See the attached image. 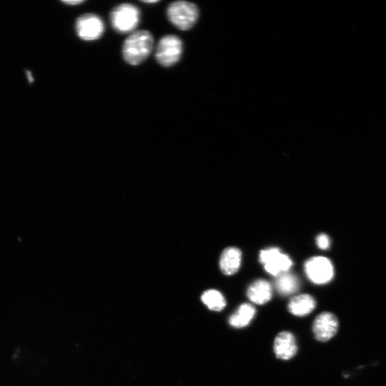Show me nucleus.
Segmentation results:
<instances>
[{"mask_svg":"<svg viewBox=\"0 0 386 386\" xmlns=\"http://www.w3.org/2000/svg\"><path fill=\"white\" fill-rule=\"evenodd\" d=\"M153 48L154 38L151 32L143 29L134 31L123 43V59L130 65H139L147 59Z\"/></svg>","mask_w":386,"mask_h":386,"instance_id":"nucleus-1","label":"nucleus"},{"mask_svg":"<svg viewBox=\"0 0 386 386\" xmlns=\"http://www.w3.org/2000/svg\"><path fill=\"white\" fill-rule=\"evenodd\" d=\"M272 286L265 279L253 282L247 289V295L254 303L263 305L272 297Z\"/></svg>","mask_w":386,"mask_h":386,"instance_id":"nucleus-11","label":"nucleus"},{"mask_svg":"<svg viewBox=\"0 0 386 386\" xmlns=\"http://www.w3.org/2000/svg\"><path fill=\"white\" fill-rule=\"evenodd\" d=\"M256 313L255 308L250 304L241 305L237 310L229 318V323L236 328H241L249 324Z\"/></svg>","mask_w":386,"mask_h":386,"instance_id":"nucleus-14","label":"nucleus"},{"mask_svg":"<svg viewBox=\"0 0 386 386\" xmlns=\"http://www.w3.org/2000/svg\"><path fill=\"white\" fill-rule=\"evenodd\" d=\"M169 21L182 31L190 29L199 18V9L196 4L186 1H176L167 9Z\"/></svg>","mask_w":386,"mask_h":386,"instance_id":"nucleus-2","label":"nucleus"},{"mask_svg":"<svg viewBox=\"0 0 386 386\" xmlns=\"http://www.w3.org/2000/svg\"><path fill=\"white\" fill-rule=\"evenodd\" d=\"M140 19V11L134 4L124 3L117 5L110 12L113 29L120 34L134 31Z\"/></svg>","mask_w":386,"mask_h":386,"instance_id":"nucleus-3","label":"nucleus"},{"mask_svg":"<svg viewBox=\"0 0 386 386\" xmlns=\"http://www.w3.org/2000/svg\"><path fill=\"white\" fill-rule=\"evenodd\" d=\"M76 32L84 41H94L102 37L104 31L102 19L94 14H84L76 20Z\"/></svg>","mask_w":386,"mask_h":386,"instance_id":"nucleus-6","label":"nucleus"},{"mask_svg":"<svg viewBox=\"0 0 386 386\" xmlns=\"http://www.w3.org/2000/svg\"><path fill=\"white\" fill-rule=\"evenodd\" d=\"M338 320L336 316L328 312L317 316L312 325L315 338L321 342H326L333 337L337 332Z\"/></svg>","mask_w":386,"mask_h":386,"instance_id":"nucleus-8","label":"nucleus"},{"mask_svg":"<svg viewBox=\"0 0 386 386\" xmlns=\"http://www.w3.org/2000/svg\"><path fill=\"white\" fill-rule=\"evenodd\" d=\"M300 286V282L298 277L288 272L277 276L274 281L275 289L282 295H289L296 292Z\"/></svg>","mask_w":386,"mask_h":386,"instance_id":"nucleus-13","label":"nucleus"},{"mask_svg":"<svg viewBox=\"0 0 386 386\" xmlns=\"http://www.w3.org/2000/svg\"><path fill=\"white\" fill-rule=\"evenodd\" d=\"M182 40L176 35L167 34L162 37L156 47L155 58L164 67L177 64L182 54Z\"/></svg>","mask_w":386,"mask_h":386,"instance_id":"nucleus-4","label":"nucleus"},{"mask_svg":"<svg viewBox=\"0 0 386 386\" xmlns=\"http://www.w3.org/2000/svg\"><path fill=\"white\" fill-rule=\"evenodd\" d=\"M158 1H159L158 0L142 1V2L146 3V4H155V3H157Z\"/></svg>","mask_w":386,"mask_h":386,"instance_id":"nucleus-19","label":"nucleus"},{"mask_svg":"<svg viewBox=\"0 0 386 386\" xmlns=\"http://www.w3.org/2000/svg\"><path fill=\"white\" fill-rule=\"evenodd\" d=\"M317 245L322 249H327L330 247V240L325 234H320L316 238Z\"/></svg>","mask_w":386,"mask_h":386,"instance_id":"nucleus-16","label":"nucleus"},{"mask_svg":"<svg viewBox=\"0 0 386 386\" xmlns=\"http://www.w3.org/2000/svg\"><path fill=\"white\" fill-rule=\"evenodd\" d=\"M316 302L308 294L300 295L290 300L288 310L294 315L305 316L310 314L315 307Z\"/></svg>","mask_w":386,"mask_h":386,"instance_id":"nucleus-12","label":"nucleus"},{"mask_svg":"<svg viewBox=\"0 0 386 386\" xmlns=\"http://www.w3.org/2000/svg\"><path fill=\"white\" fill-rule=\"evenodd\" d=\"M26 75L28 76L29 81L31 83L33 81V78L31 77V74L29 71H26Z\"/></svg>","mask_w":386,"mask_h":386,"instance_id":"nucleus-18","label":"nucleus"},{"mask_svg":"<svg viewBox=\"0 0 386 386\" xmlns=\"http://www.w3.org/2000/svg\"><path fill=\"white\" fill-rule=\"evenodd\" d=\"M297 350L296 340L292 333L282 332L275 337L274 351L278 358L289 360L296 354Z\"/></svg>","mask_w":386,"mask_h":386,"instance_id":"nucleus-9","label":"nucleus"},{"mask_svg":"<svg viewBox=\"0 0 386 386\" xmlns=\"http://www.w3.org/2000/svg\"><path fill=\"white\" fill-rule=\"evenodd\" d=\"M61 1L70 6L78 5L84 2V1L83 0H68V1Z\"/></svg>","mask_w":386,"mask_h":386,"instance_id":"nucleus-17","label":"nucleus"},{"mask_svg":"<svg viewBox=\"0 0 386 386\" xmlns=\"http://www.w3.org/2000/svg\"><path fill=\"white\" fill-rule=\"evenodd\" d=\"M305 272L311 282L322 284L330 282L334 275L332 262L325 257H313L305 263Z\"/></svg>","mask_w":386,"mask_h":386,"instance_id":"nucleus-7","label":"nucleus"},{"mask_svg":"<svg viewBox=\"0 0 386 386\" xmlns=\"http://www.w3.org/2000/svg\"><path fill=\"white\" fill-rule=\"evenodd\" d=\"M259 262L264 264V269L274 276L287 272L292 265L288 255L282 254L279 249L271 247L263 249L259 253Z\"/></svg>","mask_w":386,"mask_h":386,"instance_id":"nucleus-5","label":"nucleus"},{"mask_svg":"<svg viewBox=\"0 0 386 386\" xmlns=\"http://www.w3.org/2000/svg\"><path fill=\"white\" fill-rule=\"evenodd\" d=\"M201 300L209 310L213 311H220L224 309L226 305V301L224 296L216 290H209L205 291L202 294Z\"/></svg>","mask_w":386,"mask_h":386,"instance_id":"nucleus-15","label":"nucleus"},{"mask_svg":"<svg viewBox=\"0 0 386 386\" xmlns=\"http://www.w3.org/2000/svg\"><path fill=\"white\" fill-rule=\"evenodd\" d=\"M241 251L236 247L226 248L222 253L219 259V267L226 275H231L237 272L241 262Z\"/></svg>","mask_w":386,"mask_h":386,"instance_id":"nucleus-10","label":"nucleus"}]
</instances>
